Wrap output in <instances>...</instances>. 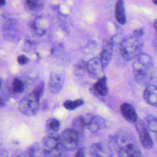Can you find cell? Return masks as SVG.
<instances>
[{
    "label": "cell",
    "instance_id": "cell-7",
    "mask_svg": "<svg viewBox=\"0 0 157 157\" xmlns=\"http://www.w3.org/2000/svg\"><path fill=\"white\" fill-rule=\"evenodd\" d=\"M90 157H113V151L110 144L105 142L92 144L88 150Z\"/></svg>",
    "mask_w": 157,
    "mask_h": 157
},
{
    "label": "cell",
    "instance_id": "cell-19",
    "mask_svg": "<svg viewBox=\"0 0 157 157\" xmlns=\"http://www.w3.org/2000/svg\"><path fill=\"white\" fill-rule=\"evenodd\" d=\"M25 153L26 157H45L41 145L37 142H34L27 147Z\"/></svg>",
    "mask_w": 157,
    "mask_h": 157
},
{
    "label": "cell",
    "instance_id": "cell-11",
    "mask_svg": "<svg viewBox=\"0 0 157 157\" xmlns=\"http://www.w3.org/2000/svg\"><path fill=\"white\" fill-rule=\"evenodd\" d=\"M113 53V44L108 39H104L102 42V50L99 57L104 68L110 63Z\"/></svg>",
    "mask_w": 157,
    "mask_h": 157
},
{
    "label": "cell",
    "instance_id": "cell-31",
    "mask_svg": "<svg viewBox=\"0 0 157 157\" xmlns=\"http://www.w3.org/2000/svg\"><path fill=\"white\" fill-rule=\"evenodd\" d=\"M6 4V0H0V7L4 6Z\"/></svg>",
    "mask_w": 157,
    "mask_h": 157
},
{
    "label": "cell",
    "instance_id": "cell-15",
    "mask_svg": "<svg viewBox=\"0 0 157 157\" xmlns=\"http://www.w3.org/2000/svg\"><path fill=\"white\" fill-rule=\"evenodd\" d=\"M144 98L148 104L157 106V88L155 85H150L146 87L144 91Z\"/></svg>",
    "mask_w": 157,
    "mask_h": 157
},
{
    "label": "cell",
    "instance_id": "cell-6",
    "mask_svg": "<svg viewBox=\"0 0 157 157\" xmlns=\"http://www.w3.org/2000/svg\"><path fill=\"white\" fill-rule=\"evenodd\" d=\"M59 137L63 147L66 151H74L79 145L80 138L71 128L64 130Z\"/></svg>",
    "mask_w": 157,
    "mask_h": 157
},
{
    "label": "cell",
    "instance_id": "cell-2",
    "mask_svg": "<svg viewBox=\"0 0 157 157\" xmlns=\"http://www.w3.org/2000/svg\"><path fill=\"white\" fill-rule=\"evenodd\" d=\"M136 80L141 84L150 83L155 76L154 63L152 58L147 53H140L132 64Z\"/></svg>",
    "mask_w": 157,
    "mask_h": 157
},
{
    "label": "cell",
    "instance_id": "cell-16",
    "mask_svg": "<svg viewBox=\"0 0 157 157\" xmlns=\"http://www.w3.org/2000/svg\"><path fill=\"white\" fill-rule=\"evenodd\" d=\"M115 17L117 21L121 25H124L126 23V17L125 14V9L123 0H118L115 4Z\"/></svg>",
    "mask_w": 157,
    "mask_h": 157
},
{
    "label": "cell",
    "instance_id": "cell-4",
    "mask_svg": "<svg viewBox=\"0 0 157 157\" xmlns=\"http://www.w3.org/2000/svg\"><path fill=\"white\" fill-rule=\"evenodd\" d=\"M41 147L45 157H66V150L63 147L57 134H47L44 137Z\"/></svg>",
    "mask_w": 157,
    "mask_h": 157
},
{
    "label": "cell",
    "instance_id": "cell-9",
    "mask_svg": "<svg viewBox=\"0 0 157 157\" xmlns=\"http://www.w3.org/2000/svg\"><path fill=\"white\" fill-rule=\"evenodd\" d=\"M86 72L88 75L96 79L104 77V67L99 57H94L86 63Z\"/></svg>",
    "mask_w": 157,
    "mask_h": 157
},
{
    "label": "cell",
    "instance_id": "cell-35",
    "mask_svg": "<svg viewBox=\"0 0 157 157\" xmlns=\"http://www.w3.org/2000/svg\"><path fill=\"white\" fill-rule=\"evenodd\" d=\"M1 81L0 80V87H1Z\"/></svg>",
    "mask_w": 157,
    "mask_h": 157
},
{
    "label": "cell",
    "instance_id": "cell-29",
    "mask_svg": "<svg viewBox=\"0 0 157 157\" xmlns=\"http://www.w3.org/2000/svg\"><path fill=\"white\" fill-rule=\"evenodd\" d=\"M144 34V30L143 29H136L134 31V35L136 37H140L142 35Z\"/></svg>",
    "mask_w": 157,
    "mask_h": 157
},
{
    "label": "cell",
    "instance_id": "cell-21",
    "mask_svg": "<svg viewBox=\"0 0 157 157\" xmlns=\"http://www.w3.org/2000/svg\"><path fill=\"white\" fill-rule=\"evenodd\" d=\"M144 125L149 131L156 133L157 132V119L153 115H147L144 118Z\"/></svg>",
    "mask_w": 157,
    "mask_h": 157
},
{
    "label": "cell",
    "instance_id": "cell-24",
    "mask_svg": "<svg viewBox=\"0 0 157 157\" xmlns=\"http://www.w3.org/2000/svg\"><path fill=\"white\" fill-rule=\"evenodd\" d=\"M26 6L31 10H36L42 6L40 0H26Z\"/></svg>",
    "mask_w": 157,
    "mask_h": 157
},
{
    "label": "cell",
    "instance_id": "cell-17",
    "mask_svg": "<svg viewBox=\"0 0 157 157\" xmlns=\"http://www.w3.org/2000/svg\"><path fill=\"white\" fill-rule=\"evenodd\" d=\"M72 129H73L81 138L84 134L85 131L86 129V124L84 122L82 115L75 117L72 123Z\"/></svg>",
    "mask_w": 157,
    "mask_h": 157
},
{
    "label": "cell",
    "instance_id": "cell-25",
    "mask_svg": "<svg viewBox=\"0 0 157 157\" xmlns=\"http://www.w3.org/2000/svg\"><path fill=\"white\" fill-rule=\"evenodd\" d=\"M44 88V84L43 82H42L38 86H37L32 92L40 99L42 96Z\"/></svg>",
    "mask_w": 157,
    "mask_h": 157
},
{
    "label": "cell",
    "instance_id": "cell-28",
    "mask_svg": "<svg viewBox=\"0 0 157 157\" xmlns=\"http://www.w3.org/2000/svg\"><path fill=\"white\" fill-rule=\"evenodd\" d=\"M11 157H26V155L25 152L22 150H16L12 153Z\"/></svg>",
    "mask_w": 157,
    "mask_h": 157
},
{
    "label": "cell",
    "instance_id": "cell-32",
    "mask_svg": "<svg viewBox=\"0 0 157 157\" xmlns=\"http://www.w3.org/2000/svg\"><path fill=\"white\" fill-rule=\"evenodd\" d=\"M157 21H156V20H155L154 22H153V27L155 29V31H156V28H157Z\"/></svg>",
    "mask_w": 157,
    "mask_h": 157
},
{
    "label": "cell",
    "instance_id": "cell-8",
    "mask_svg": "<svg viewBox=\"0 0 157 157\" xmlns=\"http://www.w3.org/2000/svg\"><path fill=\"white\" fill-rule=\"evenodd\" d=\"M134 124L142 145L145 149L151 148L153 146V140L151 139L147 129L145 126L144 122L140 120H137Z\"/></svg>",
    "mask_w": 157,
    "mask_h": 157
},
{
    "label": "cell",
    "instance_id": "cell-1",
    "mask_svg": "<svg viewBox=\"0 0 157 157\" xmlns=\"http://www.w3.org/2000/svg\"><path fill=\"white\" fill-rule=\"evenodd\" d=\"M110 146L117 151L118 157H142L134 137L126 130L120 129L112 136Z\"/></svg>",
    "mask_w": 157,
    "mask_h": 157
},
{
    "label": "cell",
    "instance_id": "cell-23",
    "mask_svg": "<svg viewBox=\"0 0 157 157\" xmlns=\"http://www.w3.org/2000/svg\"><path fill=\"white\" fill-rule=\"evenodd\" d=\"M84 103V101L82 99H76L75 101L66 100L63 103V106L67 110H73L78 108V107L82 105Z\"/></svg>",
    "mask_w": 157,
    "mask_h": 157
},
{
    "label": "cell",
    "instance_id": "cell-13",
    "mask_svg": "<svg viewBox=\"0 0 157 157\" xmlns=\"http://www.w3.org/2000/svg\"><path fill=\"white\" fill-rule=\"evenodd\" d=\"M120 112L123 118L129 123H135L138 120L135 109L129 103H123L120 106Z\"/></svg>",
    "mask_w": 157,
    "mask_h": 157
},
{
    "label": "cell",
    "instance_id": "cell-18",
    "mask_svg": "<svg viewBox=\"0 0 157 157\" xmlns=\"http://www.w3.org/2000/svg\"><path fill=\"white\" fill-rule=\"evenodd\" d=\"M93 88L97 94L101 96H106L108 93L106 77L104 76L98 79V81L93 84Z\"/></svg>",
    "mask_w": 157,
    "mask_h": 157
},
{
    "label": "cell",
    "instance_id": "cell-34",
    "mask_svg": "<svg viewBox=\"0 0 157 157\" xmlns=\"http://www.w3.org/2000/svg\"><path fill=\"white\" fill-rule=\"evenodd\" d=\"M152 1L153 2V3H154L155 5H156V4H157V1H156V0H152Z\"/></svg>",
    "mask_w": 157,
    "mask_h": 157
},
{
    "label": "cell",
    "instance_id": "cell-20",
    "mask_svg": "<svg viewBox=\"0 0 157 157\" xmlns=\"http://www.w3.org/2000/svg\"><path fill=\"white\" fill-rule=\"evenodd\" d=\"M60 121L54 117L48 118L45 123V131L48 134H54L59 131L60 128Z\"/></svg>",
    "mask_w": 157,
    "mask_h": 157
},
{
    "label": "cell",
    "instance_id": "cell-26",
    "mask_svg": "<svg viewBox=\"0 0 157 157\" xmlns=\"http://www.w3.org/2000/svg\"><path fill=\"white\" fill-rule=\"evenodd\" d=\"M74 157H86V148L85 147H81L78 148L75 154Z\"/></svg>",
    "mask_w": 157,
    "mask_h": 157
},
{
    "label": "cell",
    "instance_id": "cell-27",
    "mask_svg": "<svg viewBox=\"0 0 157 157\" xmlns=\"http://www.w3.org/2000/svg\"><path fill=\"white\" fill-rule=\"evenodd\" d=\"M28 58L25 55H21L17 57V61L20 65H24L26 64L28 62Z\"/></svg>",
    "mask_w": 157,
    "mask_h": 157
},
{
    "label": "cell",
    "instance_id": "cell-22",
    "mask_svg": "<svg viewBox=\"0 0 157 157\" xmlns=\"http://www.w3.org/2000/svg\"><path fill=\"white\" fill-rule=\"evenodd\" d=\"M25 90L23 82L18 78H14L12 84V91L15 94L21 93Z\"/></svg>",
    "mask_w": 157,
    "mask_h": 157
},
{
    "label": "cell",
    "instance_id": "cell-10",
    "mask_svg": "<svg viewBox=\"0 0 157 157\" xmlns=\"http://www.w3.org/2000/svg\"><path fill=\"white\" fill-rule=\"evenodd\" d=\"M18 25L13 19L7 20L2 26V36L8 41L14 40L17 36Z\"/></svg>",
    "mask_w": 157,
    "mask_h": 157
},
{
    "label": "cell",
    "instance_id": "cell-30",
    "mask_svg": "<svg viewBox=\"0 0 157 157\" xmlns=\"http://www.w3.org/2000/svg\"><path fill=\"white\" fill-rule=\"evenodd\" d=\"M0 157H9L8 152L5 149L0 150Z\"/></svg>",
    "mask_w": 157,
    "mask_h": 157
},
{
    "label": "cell",
    "instance_id": "cell-14",
    "mask_svg": "<svg viewBox=\"0 0 157 157\" xmlns=\"http://www.w3.org/2000/svg\"><path fill=\"white\" fill-rule=\"evenodd\" d=\"M106 126L107 123L104 118L99 115H93L92 119L87 125L86 129L91 132H96L105 128Z\"/></svg>",
    "mask_w": 157,
    "mask_h": 157
},
{
    "label": "cell",
    "instance_id": "cell-12",
    "mask_svg": "<svg viewBox=\"0 0 157 157\" xmlns=\"http://www.w3.org/2000/svg\"><path fill=\"white\" fill-rule=\"evenodd\" d=\"M64 85V78L61 75L52 72L50 75L48 89L53 94H57L62 90Z\"/></svg>",
    "mask_w": 157,
    "mask_h": 157
},
{
    "label": "cell",
    "instance_id": "cell-33",
    "mask_svg": "<svg viewBox=\"0 0 157 157\" xmlns=\"http://www.w3.org/2000/svg\"><path fill=\"white\" fill-rule=\"evenodd\" d=\"M4 104V101L2 100V99L0 97V106H2Z\"/></svg>",
    "mask_w": 157,
    "mask_h": 157
},
{
    "label": "cell",
    "instance_id": "cell-5",
    "mask_svg": "<svg viewBox=\"0 0 157 157\" xmlns=\"http://www.w3.org/2000/svg\"><path fill=\"white\" fill-rule=\"evenodd\" d=\"M39 101L40 99L31 92L20 100L18 109L23 115L28 117H34L39 112Z\"/></svg>",
    "mask_w": 157,
    "mask_h": 157
},
{
    "label": "cell",
    "instance_id": "cell-3",
    "mask_svg": "<svg viewBox=\"0 0 157 157\" xmlns=\"http://www.w3.org/2000/svg\"><path fill=\"white\" fill-rule=\"evenodd\" d=\"M143 46L144 42L140 37L134 36L126 37L120 43V56L123 60L130 61L140 54Z\"/></svg>",
    "mask_w": 157,
    "mask_h": 157
}]
</instances>
